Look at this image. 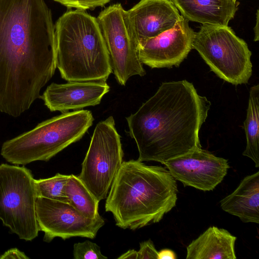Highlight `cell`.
<instances>
[{
    "label": "cell",
    "mask_w": 259,
    "mask_h": 259,
    "mask_svg": "<svg viewBox=\"0 0 259 259\" xmlns=\"http://www.w3.org/2000/svg\"><path fill=\"white\" fill-rule=\"evenodd\" d=\"M93 121L90 110L63 112L5 142L1 154L7 161L16 165H25L35 161H47L81 139Z\"/></svg>",
    "instance_id": "obj_5"
},
{
    "label": "cell",
    "mask_w": 259,
    "mask_h": 259,
    "mask_svg": "<svg viewBox=\"0 0 259 259\" xmlns=\"http://www.w3.org/2000/svg\"><path fill=\"white\" fill-rule=\"evenodd\" d=\"M65 192L68 203L85 217L93 219L99 214V202L78 176L70 175Z\"/></svg>",
    "instance_id": "obj_19"
},
{
    "label": "cell",
    "mask_w": 259,
    "mask_h": 259,
    "mask_svg": "<svg viewBox=\"0 0 259 259\" xmlns=\"http://www.w3.org/2000/svg\"><path fill=\"white\" fill-rule=\"evenodd\" d=\"M194 34L182 15L171 29L139 43V59L151 68L178 67L192 49Z\"/></svg>",
    "instance_id": "obj_12"
},
{
    "label": "cell",
    "mask_w": 259,
    "mask_h": 259,
    "mask_svg": "<svg viewBox=\"0 0 259 259\" xmlns=\"http://www.w3.org/2000/svg\"><path fill=\"white\" fill-rule=\"evenodd\" d=\"M237 237L227 230L209 227L187 247V259H236Z\"/></svg>",
    "instance_id": "obj_17"
},
{
    "label": "cell",
    "mask_w": 259,
    "mask_h": 259,
    "mask_svg": "<svg viewBox=\"0 0 259 259\" xmlns=\"http://www.w3.org/2000/svg\"><path fill=\"white\" fill-rule=\"evenodd\" d=\"M222 209L244 223H259V171L245 177L220 201Z\"/></svg>",
    "instance_id": "obj_16"
},
{
    "label": "cell",
    "mask_w": 259,
    "mask_h": 259,
    "mask_svg": "<svg viewBox=\"0 0 259 259\" xmlns=\"http://www.w3.org/2000/svg\"><path fill=\"white\" fill-rule=\"evenodd\" d=\"M188 20L227 26L237 10L236 0H171Z\"/></svg>",
    "instance_id": "obj_15"
},
{
    "label": "cell",
    "mask_w": 259,
    "mask_h": 259,
    "mask_svg": "<svg viewBox=\"0 0 259 259\" xmlns=\"http://www.w3.org/2000/svg\"><path fill=\"white\" fill-rule=\"evenodd\" d=\"M175 252L170 249H163L158 252V259H176Z\"/></svg>",
    "instance_id": "obj_25"
},
{
    "label": "cell",
    "mask_w": 259,
    "mask_h": 259,
    "mask_svg": "<svg viewBox=\"0 0 259 259\" xmlns=\"http://www.w3.org/2000/svg\"><path fill=\"white\" fill-rule=\"evenodd\" d=\"M259 11L258 9L257 10L256 13V22L255 24V26L253 28L254 33V41H257L259 39V30H258V21H259Z\"/></svg>",
    "instance_id": "obj_27"
},
{
    "label": "cell",
    "mask_w": 259,
    "mask_h": 259,
    "mask_svg": "<svg viewBox=\"0 0 259 259\" xmlns=\"http://www.w3.org/2000/svg\"><path fill=\"white\" fill-rule=\"evenodd\" d=\"M137 259H158V251L151 239L140 243V249L137 251Z\"/></svg>",
    "instance_id": "obj_23"
},
{
    "label": "cell",
    "mask_w": 259,
    "mask_h": 259,
    "mask_svg": "<svg viewBox=\"0 0 259 259\" xmlns=\"http://www.w3.org/2000/svg\"><path fill=\"white\" fill-rule=\"evenodd\" d=\"M69 176L57 173L51 178L35 179L37 196L68 203L65 190Z\"/></svg>",
    "instance_id": "obj_20"
},
{
    "label": "cell",
    "mask_w": 259,
    "mask_h": 259,
    "mask_svg": "<svg viewBox=\"0 0 259 259\" xmlns=\"http://www.w3.org/2000/svg\"><path fill=\"white\" fill-rule=\"evenodd\" d=\"M176 180L168 169L138 160L123 161L105 205L116 225L135 230L160 222L176 205Z\"/></svg>",
    "instance_id": "obj_3"
},
{
    "label": "cell",
    "mask_w": 259,
    "mask_h": 259,
    "mask_svg": "<svg viewBox=\"0 0 259 259\" xmlns=\"http://www.w3.org/2000/svg\"><path fill=\"white\" fill-rule=\"evenodd\" d=\"M109 89L104 81H71L63 84L53 82L39 99L51 111L63 113L99 104Z\"/></svg>",
    "instance_id": "obj_13"
},
{
    "label": "cell",
    "mask_w": 259,
    "mask_h": 259,
    "mask_svg": "<svg viewBox=\"0 0 259 259\" xmlns=\"http://www.w3.org/2000/svg\"><path fill=\"white\" fill-rule=\"evenodd\" d=\"M36 214L39 231L44 232V240L47 242L55 237L94 239L105 224L100 214L88 218L68 203L41 197L36 200Z\"/></svg>",
    "instance_id": "obj_10"
},
{
    "label": "cell",
    "mask_w": 259,
    "mask_h": 259,
    "mask_svg": "<svg viewBox=\"0 0 259 259\" xmlns=\"http://www.w3.org/2000/svg\"><path fill=\"white\" fill-rule=\"evenodd\" d=\"M73 254L74 259L107 258L101 253L100 247L89 240L74 244Z\"/></svg>",
    "instance_id": "obj_21"
},
{
    "label": "cell",
    "mask_w": 259,
    "mask_h": 259,
    "mask_svg": "<svg viewBox=\"0 0 259 259\" xmlns=\"http://www.w3.org/2000/svg\"><path fill=\"white\" fill-rule=\"evenodd\" d=\"M211 105L184 79L164 82L136 112L126 117L138 160L162 164L201 146L199 130Z\"/></svg>",
    "instance_id": "obj_2"
},
{
    "label": "cell",
    "mask_w": 259,
    "mask_h": 259,
    "mask_svg": "<svg viewBox=\"0 0 259 259\" xmlns=\"http://www.w3.org/2000/svg\"><path fill=\"white\" fill-rule=\"evenodd\" d=\"M35 179L24 166L0 165V220L21 239L31 241L38 234Z\"/></svg>",
    "instance_id": "obj_7"
},
{
    "label": "cell",
    "mask_w": 259,
    "mask_h": 259,
    "mask_svg": "<svg viewBox=\"0 0 259 259\" xmlns=\"http://www.w3.org/2000/svg\"><path fill=\"white\" fill-rule=\"evenodd\" d=\"M56 66L55 25L44 0H0V112L20 116Z\"/></svg>",
    "instance_id": "obj_1"
},
{
    "label": "cell",
    "mask_w": 259,
    "mask_h": 259,
    "mask_svg": "<svg viewBox=\"0 0 259 259\" xmlns=\"http://www.w3.org/2000/svg\"><path fill=\"white\" fill-rule=\"evenodd\" d=\"M68 7L85 10L103 7L111 0H54Z\"/></svg>",
    "instance_id": "obj_22"
},
{
    "label": "cell",
    "mask_w": 259,
    "mask_h": 259,
    "mask_svg": "<svg viewBox=\"0 0 259 259\" xmlns=\"http://www.w3.org/2000/svg\"><path fill=\"white\" fill-rule=\"evenodd\" d=\"M115 78L121 85L134 75L146 74L138 52V43L130 25L126 11L120 3L110 5L97 17Z\"/></svg>",
    "instance_id": "obj_9"
},
{
    "label": "cell",
    "mask_w": 259,
    "mask_h": 259,
    "mask_svg": "<svg viewBox=\"0 0 259 259\" xmlns=\"http://www.w3.org/2000/svg\"><path fill=\"white\" fill-rule=\"evenodd\" d=\"M137 251L130 249L117 257L118 259L132 258L137 259Z\"/></svg>",
    "instance_id": "obj_26"
},
{
    "label": "cell",
    "mask_w": 259,
    "mask_h": 259,
    "mask_svg": "<svg viewBox=\"0 0 259 259\" xmlns=\"http://www.w3.org/2000/svg\"><path fill=\"white\" fill-rule=\"evenodd\" d=\"M164 165L184 187L203 191L213 190L224 180L230 168L227 159L201 148L170 159Z\"/></svg>",
    "instance_id": "obj_11"
},
{
    "label": "cell",
    "mask_w": 259,
    "mask_h": 259,
    "mask_svg": "<svg viewBox=\"0 0 259 259\" xmlns=\"http://www.w3.org/2000/svg\"><path fill=\"white\" fill-rule=\"evenodd\" d=\"M259 85L252 86L249 96L244 129L246 146L243 156L250 158L256 167H259Z\"/></svg>",
    "instance_id": "obj_18"
},
{
    "label": "cell",
    "mask_w": 259,
    "mask_h": 259,
    "mask_svg": "<svg viewBox=\"0 0 259 259\" xmlns=\"http://www.w3.org/2000/svg\"><path fill=\"white\" fill-rule=\"evenodd\" d=\"M126 13L138 44L171 29L182 17L171 0H140Z\"/></svg>",
    "instance_id": "obj_14"
},
{
    "label": "cell",
    "mask_w": 259,
    "mask_h": 259,
    "mask_svg": "<svg viewBox=\"0 0 259 259\" xmlns=\"http://www.w3.org/2000/svg\"><path fill=\"white\" fill-rule=\"evenodd\" d=\"M192 47L221 79L236 85L248 82L252 72L251 52L228 26L202 25L195 32Z\"/></svg>",
    "instance_id": "obj_6"
},
{
    "label": "cell",
    "mask_w": 259,
    "mask_h": 259,
    "mask_svg": "<svg viewBox=\"0 0 259 259\" xmlns=\"http://www.w3.org/2000/svg\"><path fill=\"white\" fill-rule=\"evenodd\" d=\"M24 252L18 248H14L6 251L0 256V259H28Z\"/></svg>",
    "instance_id": "obj_24"
},
{
    "label": "cell",
    "mask_w": 259,
    "mask_h": 259,
    "mask_svg": "<svg viewBox=\"0 0 259 259\" xmlns=\"http://www.w3.org/2000/svg\"><path fill=\"white\" fill-rule=\"evenodd\" d=\"M123 154L120 136L110 116L97 124L78 176L99 202L106 198Z\"/></svg>",
    "instance_id": "obj_8"
},
{
    "label": "cell",
    "mask_w": 259,
    "mask_h": 259,
    "mask_svg": "<svg viewBox=\"0 0 259 259\" xmlns=\"http://www.w3.org/2000/svg\"><path fill=\"white\" fill-rule=\"evenodd\" d=\"M56 66L68 81H104L112 72L97 18L70 10L55 25Z\"/></svg>",
    "instance_id": "obj_4"
}]
</instances>
